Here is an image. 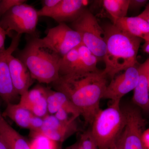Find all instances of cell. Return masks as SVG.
Instances as JSON below:
<instances>
[{"instance_id":"8992f818","label":"cell","mask_w":149,"mask_h":149,"mask_svg":"<svg viewBox=\"0 0 149 149\" xmlns=\"http://www.w3.org/2000/svg\"><path fill=\"white\" fill-rule=\"evenodd\" d=\"M38 10L26 3L15 6L0 18V27L10 35L14 31L22 35L37 36Z\"/></svg>"},{"instance_id":"44dd1931","label":"cell","mask_w":149,"mask_h":149,"mask_svg":"<svg viewBox=\"0 0 149 149\" xmlns=\"http://www.w3.org/2000/svg\"><path fill=\"white\" fill-rule=\"evenodd\" d=\"M102 3L113 21L126 17L129 10V0H104Z\"/></svg>"},{"instance_id":"f1b7e54d","label":"cell","mask_w":149,"mask_h":149,"mask_svg":"<svg viewBox=\"0 0 149 149\" xmlns=\"http://www.w3.org/2000/svg\"><path fill=\"white\" fill-rule=\"evenodd\" d=\"M7 35L8 33L6 32L0 27V53L6 50L5 48V42L6 36Z\"/></svg>"},{"instance_id":"e0dca14e","label":"cell","mask_w":149,"mask_h":149,"mask_svg":"<svg viewBox=\"0 0 149 149\" xmlns=\"http://www.w3.org/2000/svg\"><path fill=\"white\" fill-rule=\"evenodd\" d=\"M48 113L55 114L60 109L66 110L78 118L81 116L79 111L63 93L46 88Z\"/></svg>"},{"instance_id":"8fae6325","label":"cell","mask_w":149,"mask_h":149,"mask_svg":"<svg viewBox=\"0 0 149 149\" xmlns=\"http://www.w3.org/2000/svg\"><path fill=\"white\" fill-rule=\"evenodd\" d=\"M85 1L83 0H61L58 5L49 10H38L39 17H51L58 24L72 22L85 8Z\"/></svg>"},{"instance_id":"52a82bcc","label":"cell","mask_w":149,"mask_h":149,"mask_svg":"<svg viewBox=\"0 0 149 149\" xmlns=\"http://www.w3.org/2000/svg\"><path fill=\"white\" fill-rule=\"evenodd\" d=\"M125 125L118 142L122 149H147L143 141L146 122L141 109L136 106H128L123 109Z\"/></svg>"},{"instance_id":"ffe728a7","label":"cell","mask_w":149,"mask_h":149,"mask_svg":"<svg viewBox=\"0 0 149 149\" xmlns=\"http://www.w3.org/2000/svg\"><path fill=\"white\" fill-rule=\"evenodd\" d=\"M4 113L18 126L29 129L30 118L33 114L19 104H7Z\"/></svg>"},{"instance_id":"9a60e30c","label":"cell","mask_w":149,"mask_h":149,"mask_svg":"<svg viewBox=\"0 0 149 149\" xmlns=\"http://www.w3.org/2000/svg\"><path fill=\"white\" fill-rule=\"evenodd\" d=\"M139 78L134 90L133 101L136 106L149 111V58L138 66Z\"/></svg>"},{"instance_id":"d6986e66","label":"cell","mask_w":149,"mask_h":149,"mask_svg":"<svg viewBox=\"0 0 149 149\" xmlns=\"http://www.w3.org/2000/svg\"><path fill=\"white\" fill-rule=\"evenodd\" d=\"M77 47L61 57L59 69V76L81 73V60Z\"/></svg>"},{"instance_id":"1f68e13d","label":"cell","mask_w":149,"mask_h":149,"mask_svg":"<svg viewBox=\"0 0 149 149\" xmlns=\"http://www.w3.org/2000/svg\"><path fill=\"white\" fill-rule=\"evenodd\" d=\"M0 149H9L7 145L0 134Z\"/></svg>"},{"instance_id":"74e56055","label":"cell","mask_w":149,"mask_h":149,"mask_svg":"<svg viewBox=\"0 0 149 149\" xmlns=\"http://www.w3.org/2000/svg\"></svg>"},{"instance_id":"836d02e7","label":"cell","mask_w":149,"mask_h":149,"mask_svg":"<svg viewBox=\"0 0 149 149\" xmlns=\"http://www.w3.org/2000/svg\"><path fill=\"white\" fill-rule=\"evenodd\" d=\"M108 149H122L120 146V143L118 142V140L116 143L113 144L110 148Z\"/></svg>"},{"instance_id":"cb8c5ba5","label":"cell","mask_w":149,"mask_h":149,"mask_svg":"<svg viewBox=\"0 0 149 149\" xmlns=\"http://www.w3.org/2000/svg\"><path fill=\"white\" fill-rule=\"evenodd\" d=\"M79 149H99L91 135L90 130L83 133L78 142Z\"/></svg>"},{"instance_id":"e575fe53","label":"cell","mask_w":149,"mask_h":149,"mask_svg":"<svg viewBox=\"0 0 149 149\" xmlns=\"http://www.w3.org/2000/svg\"><path fill=\"white\" fill-rule=\"evenodd\" d=\"M70 149H79L78 142H77L76 143L71 146H70Z\"/></svg>"},{"instance_id":"9c48e42d","label":"cell","mask_w":149,"mask_h":149,"mask_svg":"<svg viewBox=\"0 0 149 149\" xmlns=\"http://www.w3.org/2000/svg\"><path fill=\"white\" fill-rule=\"evenodd\" d=\"M21 37V35L15 34L9 47L0 53V97L7 104H15L14 102L19 96L12 81L8 58L17 49Z\"/></svg>"},{"instance_id":"ac0fdd59","label":"cell","mask_w":149,"mask_h":149,"mask_svg":"<svg viewBox=\"0 0 149 149\" xmlns=\"http://www.w3.org/2000/svg\"><path fill=\"white\" fill-rule=\"evenodd\" d=\"M0 134L9 149H31L29 143L2 118L0 121Z\"/></svg>"},{"instance_id":"4fadbf2b","label":"cell","mask_w":149,"mask_h":149,"mask_svg":"<svg viewBox=\"0 0 149 149\" xmlns=\"http://www.w3.org/2000/svg\"><path fill=\"white\" fill-rule=\"evenodd\" d=\"M19 104L36 116L44 118L48 114L46 87L37 85L20 96Z\"/></svg>"},{"instance_id":"7a4b0ae2","label":"cell","mask_w":149,"mask_h":149,"mask_svg":"<svg viewBox=\"0 0 149 149\" xmlns=\"http://www.w3.org/2000/svg\"><path fill=\"white\" fill-rule=\"evenodd\" d=\"M106 51L103 60V73L111 79L120 71L137 65V58L143 40L133 36L113 24L103 27Z\"/></svg>"},{"instance_id":"f35d334b","label":"cell","mask_w":149,"mask_h":149,"mask_svg":"<svg viewBox=\"0 0 149 149\" xmlns=\"http://www.w3.org/2000/svg\"></svg>"},{"instance_id":"3957f363","label":"cell","mask_w":149,"mask_h":149,"mask_svg":"<svg viewBox=\"0 0 149 149\" xmlns=\"http://www.w3.org/2000/svg\"><path fill=\"white\" fill-rule=\"evenodd\" d=\"M17 55V58L27 66L32 79L39 83L51 84L59 77L61 57L42 38L29 36L24 48Z\"/></svg>"},{"instance_id":"f546056e","label":"cell","mask_w":149,"mask_h":149,"mask_svg":"<svg viewBox=\"0 0 149 149\" xmlns=\"http://www.w3.org/2000/svg\"><path fill=\"white\" fill-rule=\"evenodd\" d=\"M138 16L143 19L149 24V3L146 5L143 11Z\"/></svg>"},{"instance_id":"d4e9b609","label":"cell","mask_w":149,"mask_h":149,"mask_svg":"<svg viewBox=\"0 0 149 149\" xmlns=\"http://www.w3.org/2000/svg\"><path fill=\"white\" fill-rule=\"evenodd\" d=\"M25 0H2L0 1V18L15 6L26 3Z\"/></svg>"},{"instance_id":"5b68a950","label":"cell","mask_w":149,"mask_h":149,"mask_svg":"<svg viewBox=\"0 0 149 149\" xmlns=\"http://www.w3.org/2000/svg\"><path fill=\"white\" fill-rule=\"evenodd\" d=\"M70 27L79 34L84 45L98 58L103 59L106 51L104 32L89 10L85 8Z\"/></svg>"},{"instance_id":"603a6c76","label":"cell","mask_w":149,"mask_h":149,"mask_svg":"<svg viewBox=\"0 0 149 149\" xmlns=\"http://www.w3.org/2000/svg\"><path fill=\"white\" fill-rule=\"evenodd\" d=\"M29 143L31 149H58L57 142L42 135L33 137Z\"/></svg>"},{"instance_id":"8d00e7d4","label":"cell","mask_w":149,"mask_h":149,"mask_svg":"<svg viewBox=\"0 0 149 149\" xmlns=\"http://www.w3.org/2000/svg\"><path fill=\"white\" fill-rule=\"evenodd\" d=\"M66 149H70V146L68 147V148H67Z\"/></svg>"},{"instance_id":"4316f807","label":"cell","mask_w":149,"mask_h":149,"mask_svg":"<svg viewBox=\"0 0 149 149\" xmlns=\"http://www.w3.org/2000/svg\"><path fill=\"white\" fill-rule=\"evenodd\" d=\"M147 0H129V10H137L147 4Z\"/></svg>"},{"instance_id":"7c38bea8","label":"cell","mask_w":149,"mask_h":149,"mask_svg":"<svg viewBox=\"0 0 149 149\" xmlns=\"http://www.w3.org/2000/svg\"><path fill=\"white\" fill-rule=\"evenodd\" d=\"M43 118L42 127L39 132L31 135L32 138L42 135L57 143L63 142L77 132V127L75 121L71 123L62 122L54 115L49 114Z\"/></svg>"},{"instance_id":"ba28073f","label":"cell","mask_w":149,"mask_h":149,"mask_svg":"<svg viewBox=\"0 0 149 149\" xmlns=\"http://www.w3.org/2000/svg\"><path fill=\"white\" fill-rule=\"evenodd\" d=\"M42 39L61 57L82 43L79 34L65 23L49 29Z\"/></svg>"},{"instance_id":"6da1fadb","label":"cell","mask_w":149,"mask_h":149,"mask_svg":"<svg viewBox=\"0 0 149 149\" xmlns=\"http://www.w3.org/2000/svg\"><path fill=\"white\" fill-rule=\"evenodd\" d=\"M54 91L63 93L77 108L85 122L92 124L100 110V102L107 85L102 71L60 76L51 84Z\"/></svg>"},{"instance_id":"83f0119b","label":"cell","mask_w":149,"mask_h":149,"mask_svg":"<svg viewBox=\"0 0 149 149\" xmlns=\"http://www.w3.org/2000/svg\"><path fill=\"white\" fill-rule=\"evenodd\" d=\"M61 0H44L42 1L43 7L42 8L43 10L50 9L55 7L59 3Z\"/></svg>"},{"instance_id":"4dcf8cb0","label":"cell","mask_w":149,"mask_h":149,"mask_svg":"<svg viewBox=\"0 0 149 149\" xmlns=\"http://www.w3.org/2000/svg\"><path fill=\"white\" fill-rule=\"evenodd\" d=\"M143 141L147 149H149V129L144 131L143 135Z\"/></svg>"},{"instance_id":"d6a6232c","label":"cell","mask_w":149,"mask_h":149,"mask_svg":"<svg viewBox=\"0 0 149 149\" xmlns=\"http://www.w3.org/2000/svg\"><path fill=\"white\" fill-rule=\"evenodd\" d=\"M143 51L149 55V41L145 42L143 45L142 47Z\"/></svg>"},{"instance_id":"30bf717a","label":"cell","mask_w":149,"mask_h":149,"mask_svg":"<svg viewBox=\"0 0 149 149\" xmlns=\"http://www.w3.org/2000/svg\"><path fill=\"white\" fill-rule=\"evenodd\" d=\"M139 78L138 66L129 68L112 79L107 85L103 99H109L112 102L120 103L123 96L134 90Z\"/></svg>"},{"instance_id":"484cf974","label":"cell","mask_w":149,"mask_h":149,"mask_svg":"<svg viewBox=\"0 0 149 149\" xmlns=\"http://www.w3.org/2000/svg\"><path fill=\"white\" fill-rule=\"evenodd\" d=\"M44 124L43 118L36 116H32L29 122V129L31 130V135L39 132Z\"/></svg>"},{"instance_id":"d590c367","label":"cell","mask_w":149,"mask_h":149,"mask_svg":"<svg viewBox=\"0 0 149 149\" xmlns=\"http://www.w3.org/2000/svg\"><path fill=\"white\" fill-rule=\"evenodd\" d=\"M1 102H0V121H1V119H2V118L3 117L2 116V115L1 113Z\"/></svg>"},{"instance_id":"277c9868","label":"cell","mask_w":149,"mask_h":149,"mask_svg":"<svg viewBox=\"0 0 149 149\" xmlns=\"http://www.w3.org/2000/svg\"><path fill=\"white\" fill-rule=\"evenodd\" d=\"M125 125V116L120 103L112 102L100 109L91 124V135L99 149H108L117 142Z\"/></svg>"},{"instance_id":"7402d4cb","label":"cell","mask_w":149,"mask_h":149,"mask_svg":"<svg viewBox=\"0 0 149 149\" xmlns=\"http://www.w3.org/2000/svg\"><path fill=\"white\" fill-rule=\"evenodd\" d=\"M81 63V73L99 71L97 64L99 58L83 43L77 46Z\"/></svg>"},{"instance_id":"2e32d148","label":"cell","mask_w":149,"mask_h":149,"mask_svg":"<svg viewBox=\"0 0 149 149\" xmlns=\"http://www.w3.org/2000/svg\"><path fill=\"white\" fill-rule=\"evenodd\" d=\"M113 24L130 35L141 38L145 42L149 41V24L139 16H126L114 20Z\"/></svg>"},{"instance_id":"5bb4252c","label":"cell","mask_w":149,"mask_h":149,"mask_svg":"<svg viewBox=\"0 0 149 149\" xmlns=\"http://www.w3.org/2000/svg\"><path fill=\"white\" fill-rule=\"evenodd\" d=\"M8 63L14 88L21 96L29 91L33 79L27 66L13 54L8 57Z\"/></svg>"}]
</instances>
